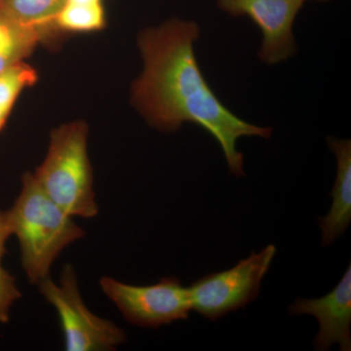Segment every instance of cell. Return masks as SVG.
<instances>
[{"label": "cell", "mask_w": 351, "mask_h": 351, "mask_svg": "<svg viewBox=\"0 0 351 351\" xmlns=\"http://www.w3.org/2000/svg\"><path fill=\"white\" fill-rule=\"evenodd\" d=\"M316 1H329V0H316Z\"/></svg>", "instance_id": "obj_17"}, {"label": "cell", "mask_w": 351, "mask_h": 351, "mask_svg": "<svg viewBox=\"0 0 351 351\" xmlns=\"http://www.w3.org/2000/svg\"><path fill=\"white\" fill-rule=\"evenodd\" d=\"M66 0H0V10L14 19L43 27L53 34L54 18Z\"/></svg>", "instance_id": "obj_12"}, {"label": "cell", "mask_w": 351, "mask_h": 351, "mask_svg": "<svg viewBox=\"0 0 351 351\" xmlns=\"http://www.w3.org/2000/svg\"><path fill=\"white\" fill-rule=\"evenodd\" d=\"M36 286L59 315L66 351L114 350L126 343L124 330L85 306L71 265H64L59 284L49 276Z\"/></svg>", "instance_id": "obj_4"}, {"label": "cell", "mask_w": 351, "mask_h": 351, "mask_svg": "<svg viewBox=\"0 0 351 351\" xmlns=\"http://www.w3.org/2000/svg\"><path fill=\"white\" fill-rule=\"evenodd\" d=\"M199 36L196 23L176 18L143 29L138 46L144 66L132 86V104L159 131L175 132L186 122L197 124L221 145L230 172L242 177L244 157L237 151V141L269 138L272 129L244 121L219 100L196 60Z\"/></svg>", "instance_id": "obj_1"}, {"label": "cell", "mask_w": 351, "mask_h": 351, "mask_svg": "<svg viewBox=\"0 0 351 351\" xmlns=\"http://www.w3.org/2000/svg\"><path fill=\"white\" fill-rule=\"evenodd\" d=\"M52 34L48 29L25 24L0 10V73L25 62L38 44Z\"/></svg>", "instance_id": "obj_10"}, {"label": "cell", "mask_w": 351, "mask_h": 351, "mask_svg": "<svg viewBox=\"0 0 351 351\" xmlns=\"http://www.w3.org/2000/svg\"><path fill=\"white\" fill-rule=\"evenodd\" d=\"M89 128L75 120L51 132L43 162L32 173L44 193L73 217L91 219L99 214L93 170L88 154Z\"/></svg>", "instance_id": "obj_3"}, {"label": "cell", "mask_w": 351, "mask_h": 351, "mask_svg": "<svg viewBox=\"0 0 351 351\" xmlns=\"http://www.w3.org/2000/svg\"><path fill=\"white\" fill-rule=\"evenodd\" d=\"M69 3H77V4H94V3H103L104 0H66Z\"/></svg>", "instance_id": "obj_16"}, {"label": "cell", "mask_w": 351, "mask_h": 351, "mask_svg": "<svg viewBox=\"0 0 351 351\" xmlns=\"http://www.w3.org/2000/svg\"><path fill=\"white\" fill-rule=\"evenodd\" d=\"M12 237L10 230H9L8 223H7L5 212L0 210V265L4 256L6 255V242L7 240Z\"/></svg>", "instance_id": "obj_15"}, {"label": "cell", "mask_w": 351, "mask_h": 351, "mask_svg": "<svg viewBox=\"0 0 351 351\" xmlns=\"http://www.w3.org/2000/svg\"><path fill=\"white\" fill-rule=\"evenodd\" d=\"M5 216L11 235L17 237L23 269L38 285L50 276L62 252L85 237L84 230L39 188L31 172L22 177V189Z\"/></svg>", "instance_id": "obj_2"}, {"label": "cell", "mask_w": 351, "mask_h": 351, "mask_svg": "<svg viewBox=\"0 0 351 351\" xmlns=\"http://www.w3.org/2000/svg\"><path fill=\"white\" fill-rule=\"evenodd\" d=\"M292 316L313 315L319 322L314 339L315 350L324 351L335 343L341 350H351V265L338 285L329 294L318 299L299 298L288 307Z\"/></svg>", "instance_id": "obj_8"}, {"label": "cell", "mask_w": 351, "mask_h": 351, "mask_svg": "<svg viewBox=\"0 0 351 351\" xmlns=\"http://www.w3.org/2000/svg\"><path fill=\"white\" fill-rule=\"evenodd\" d=\"M274 245L239 261L232 269L197 279L188 288L191 311L210 320L243 308L260 294L262 281L276 255Z\"/></svg>", "instance_id": "obj_5"}, {"label": "cell", "mask_w": 351, "mask_h": 351, "mask_svg": "<svg viewBox=\"0 0 351 351\" xmlns=\"http://www.w3.org/2000/svg\"><path fill=\"white\" fill-rule=\"evenodd\" d=\"M107 25L103 3L77 4L64 2L54 18L57 32L88 34L101 31Z\"/></svg>", "instance_id": "obj_11"}, {"label": "cell", "mask_w": 351, "mask_h": 351, "mask_svg": "<svg viewBox=\"0 0 351 351\" xmlns=\"http://www.w3.org/2000/svg\"><path fill=\"white\" fill-rule=\"evenodd\" d=\"M38 80L36 69L25 62L0 73V132L5 126L20 95L36 84Z\"/></svg>", "instance_id": "obj_13"}, {"label": "cell", "mask_w": 351, "mask_h": 351, "mask_svg": "<svg viewBox=\"0 0 351 351\" xmlns=\"http://www.w3.org/2000/svg\"><path fill=\"white\" fill-rule=\"evenodd\" d=\"M100 287L125 320L136 326L158 329L188 319L191 311L188 288L177 277H164L154 285L136 286L104 276Z\"/></svg>", "instance_id": "obj_6"}, {"label": "cell", "mask_w": 351, "mask_h": 351, "mask_svg": "<svg viewBox=\"0 0 351 351\" xmlns=\"http://www.w3.org/2000/svg\"><path fill=\"white\" fill-rule=\"evenodd\" d=\"M306 0H217L223 12L232 17H248L263 34L258 58L276 64L297 50L293 25Z\"/></svg>", "instance_id": "obj_7"}, {"label": "cell", "mask_w": 351, "mask_h": 351, "mask_svg": "<svg viewBox=\"0 0 351 351\" xmlns=\"http://www.w3.org/2000/svg\"><path fill=\"white\" fill-rule=\"evenodd\" d=\"M328 144L336 156L338 171L331 191L329 213L319 218L323 247L341 237L351 221V142L329 137Z\"/></svg>", "instance_id": "obj_9"}, {"label": "cell", "mask_w": 351, "mask_h": 351, "mask_svg": "<svg viewBox=\"0 0 351 351\" xmlns=\"http://www.w3.org/2000/svg\"><path fill=\"white\" fill-rule=\"evenodd\" d=\"M22 298L15 276L0 265V323L6 324L10 320L11 309Z\"/></svg>", "instance_id": "obj_14"}]
</instances>
